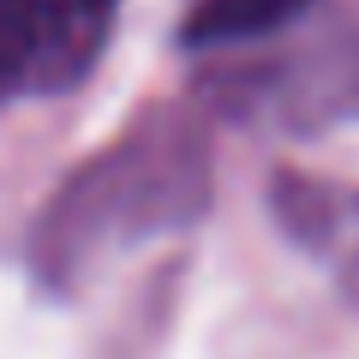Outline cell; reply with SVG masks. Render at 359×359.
<instances>
[{"label": "cell", "mask_w": 359, "mask_h": 359, "mask_svg": "<svg viewBox=\"0 0 359 359\" xmlns=\"http://www.w3.org/2000/svg\"><path fill=\"white\" fill-rule=\"evenodd\" d=\"M114 0H0V102L66 90L96 66Z\"/></svg>", "instance_id": "obj_1"}, {"label": "cell", "mask_w": 359, "mask_h": 359, "mask_svg": "<svg viewBox=\"0 0 359 359\" xmlns=\"http://www.w3.org/2000/svg\"><path fill=\"white\" fill-rule=\"evenodd\" d=\"M306 0H198V13L186 18L192 42H233V36H257V30L294 18Z\"/></svg>", "instance_id": "obj_2"}]
</instances>
